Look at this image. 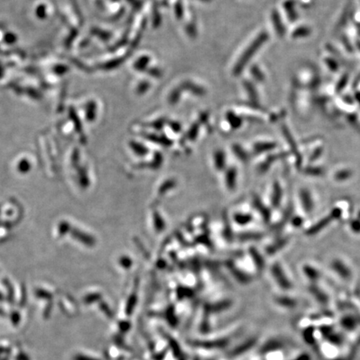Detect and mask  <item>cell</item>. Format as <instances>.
<instances>
[{
  "mask_svg": "<svg viewBox=\"0 0 360 360\" xmlns=\"http://www.w3.org/2000/svg\"><path fill=\"white\" fill-rule=\"evenodd\" d=\"M262 43V39H257V41H256V43H255V44H253V45H251L250 46V49H249L250 50V53H248V54H246L245 53V55L243 56L242 60H241V62H239V65H238V67H236L238 70H241L242 69L243 66H244V65H245V63L248 62L249 61V59H250V57H251V55L252 54H250V53H255L256 50H257L258 48L260 46V44H261Z\"/></svg>",
  "mask_w": 360,
  "mask_h": 360,
  "instance_id": "9",
  "label": "cell"
},
{
  "mask_svg": "<svg viewBox=\"0 0 360 360\" xmlns=\"http://www.w3.org/2000/svg\"><path fill=\"white\" fill-rule=\"evenodd\" d=\"M3 295H2V294H1V293H0V301H2V300H3Z\"/></svg>",
  "mask_w": 360,
  "mask_h": 360,
  "instance_id": "18",
  "label": "cell"
},
{
  "mask_svg": "<svg viewBox=\"0 0 360 360\" xmlns=\"http://www.w3.org/2000/svg\"><path fill=\"white\" fill-rule=\"evenodd\" d=\"M270 273L276 283L284 289H289L292 288L293 283L288 270L284 267V265L281 262L276 261L270 266Z\"/></svg>",
  "mask_w": 360,
  "mask_h": 360,
  "instance_id": "2",
  "label": "cell"
},
{
  "mask_svg": "<svg viewBox=\"0 0 360 360\" xmlns=\"http://www.w3.org/2000/svg\"><path fill=\"white\" fill-rule=\"evenodd\" d=\"M283 195H284V192H283V186L281 185V183L278 181H276L272 187L271 197H270L272 205L274 208H278L279 205H281V203L283 202Z\"/></svg>",
  "mask_w": 360,
  "mask_h": 360,
  "instance_id": "7",
  "label": "cell"
},
{
  "mask_svg": "<svg viewBox=\"0 0 360 360\" xmlns=\"http://www.w3.org/2000/svg\"><path fill=\"white\" fill-rule=\"evenodd\" d=\"M288 221L290 222V224L293 225V228L294 229H300L304 225L305 220H304V216L293 214Z\"/></svg>",
  "mask_w": 360,
  "mask_h": 360,
  "instance_id": "11",
  "label": "cell"
},
{
  "mask_svg": "<svg viewBox=\"0 0 360 360\" xmlns=\"http://www.w3.org/2000/svg\"><path fill=\"white\" fill-rule=\"evenodd\" d=\"M80 183L84 188H86V186L89 185V180L88 176L85 173V170L83 169L80 170Z\"/></svg>",
  "mask_w": 360,
  "mask_h": 360,
  "instance_id": "15",
  "label": "cell"
},
{
  "mask_svg": "<svg viewBox=\"0 0 360 360\" xmlns=\"http://www.w3.org/2000/svg\"><path fill=\"white\" fill-rule=\"evenodd\" d=\"M70 234H71L73 238L77 239L78 241H80V242L82 243L84 245H88V246H93L95 244V240H94L93 237L85 234L84 232L80 231L79 229H71Z\"/></svg>",
  "mask_w": 360,
  "mask_h": 360,
  "instance_id": "8",
  "label": "cell"
},
{
  "mask_svg": "<svg viewBox=\"0 0 360 360\" xmlns=\"http://www.w3.org/2000/svg\"><path fill=\"white\" fill-rule=\"evenodd\" d=\"M36 294L38 297H39V298H51V294L49 293V292H47V291L43 290V289H39V290L36 291Z\"/></svg>",
  "mask_w": 360,
  "mask_h": 360,
  "instance_id": "16",
  "label": "cell"
},
{
  "mask_svg": "<svg viewBox=\"0 0 360 360\" xmlns=\"http://www.w3.org/2000/svg\"><path fill=\"white\" fill-rule=\"evenodd\" d=\"M30 169H31V165H30L28 160H23L21 162L18 163V170L22 174L28 172Z\"/></svg>",
  "mask_w": 360,
  "mask_h": 360,
  "instance_id": "13",
  "label": "cell"
},
{
  "mask_svg": "<svg viewBox=\"0 0 360 360\" xmlns=\"http://www.w3.org/2000/svg\"><path fill=\"white\" fill-rule=\"evenodd\" d=\"M353 177H354V171L350 168H338L332 174L333 180L339 183H346Z\"/></svg>",
  "mask_w": 360,
  "mask_h": 360,
  "instance_id": "6",
  "label": "cell"
},
{
  "mask_svg": "<svg viewBox=\"0 0 360 360\" xmlns=\"http://www.w3.org/2000/svg\"><path fill=\"white\" fill-rule=\"evenodd\" d=\"M301 272L307 279H309L312 282L319 280L321 278L322 273H323L320 268L311 263H305L302 265Z\"/></svg>",
  "mask_w": 360,
  "mask_h": 360,
  "instance_id": "5",
  "label": "cell"
},
{
  "mask_svg": "<svg viewBox=\"0 0 360 360\" xmlns=\"http://www.w3.org/2000/svg\"><path fill=\"white\" fill-rule=\"evenodd\" d=\"M298 205L301 208V211L305 215H309L314 213L316 208V199L314 193L310 188L301 187L298 190Z\"/></svg>",
  "mask_w": 360,
  "mask_h": 360,
  "instance_id": "3",
  "label": "cell"
},
{
  "mask_svg": "<svg viewBox=\"0 0 360 360\" xmlns=\"http://www.w3.org/2000/svg\"><path fill=\"white\" fill-rule=\"evenodd\" d=\"M305 175L310 177L321 178L325 175V170L323 167H318V166H309V167L305 168Z\"/></svg>",
  "mask_w": 360,
  "mask_h": 360,
  "instance_id": "10",
  "label": "cell"
},
{
  "mask_svg": "<svg viewBox=\"0 0 360 360\" xmlns=\"http://www.w3.org/2000/svg\"><path fill=\"white\" fill-rule=\"evenodd\" d=\"M337 219L335 218V215L333 214L332 211H330L328 215L323 217L321 219H319L318 221L315 222L312 226L309 227V229H306L305 234L306 235H310L314 236L319 234L320 232L323 231L324 229L331 224L333 222L336 221Z\"/></svg>",
  "mask_w": 360,
  "mask_h": 360,
  "instance_id": "4",
  "label": "cell"
},
{
  "mask_svg": "<svg viewBox=\"0 0 360 360\" xmlns=\"http://www.w3.org/2000/svg\"><path fill=\"white\" fill-rule=\"evenodd\" d=\"M71 230L70 229V225L67 222L63 221L59 224V235H65L67 234L68 232H70Z\"/></svg>",
  "mask_w": 360,
  "mask_h": 360,
  "instance_id": "14",
  "label": "cell"
},
{
  "mask_svg": "<svg viewBox=\"0 0 360 360\" xmlns=\"http://www.w3.org/2000/svg\"><path fill=\"white\" fill-rule=\"evenodd\" d=\"M350 229L354 234H360V216L356 217L352 219L350 223Z\"/></svg>",
  "mask_w": 360,
  "mask_h": 360,
  "instance_id": "12",
  "label": "cell"
},
{
  "mask_svg": "<svg viewBox=\"0 0 360 360\" xmlns=\"http://www.w3.org/2000/svg\"><path fill=\"white\" fill-rule=\"evenodd\" d=\"M3 283L5 284L6 288L8 290V294H9V299H12L13 298V288H12V285H11L10 282L8 279H4Z\"/></svg>",
  "mask_w": 360,
  "mask_h": 360,
  "instance_id": "17",
  "label": "cell"
},
{
  "mask_svg": "<svg viewBox=\"0 0 360 360\" xmlns=\"http://www.w3.org/2000/svg\"><path fill=\"white\" fill-rule=\"evenodd\" d=\"M329 266L330 271L343 280H350L355 273L350 263L342 257L333 258L329 262Z\"/></svg>",
  "mask_w": 360,
  "mask_h": 360,
  "instance_id": "1",
  "label": "cell"
}]
</instances>
